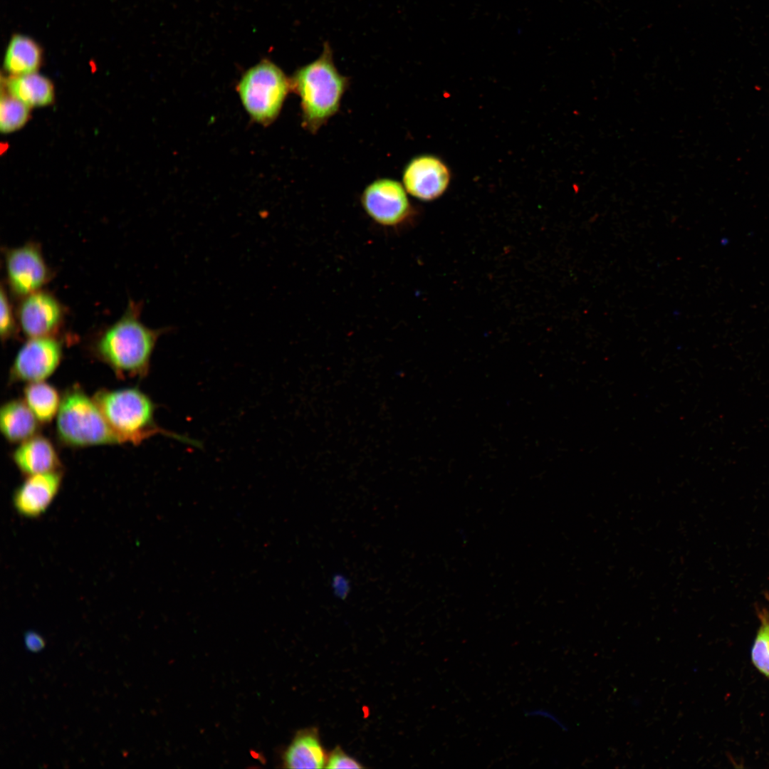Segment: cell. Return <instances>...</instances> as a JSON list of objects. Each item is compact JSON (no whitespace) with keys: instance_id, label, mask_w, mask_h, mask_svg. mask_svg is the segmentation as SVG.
Returning a JSON list of instances; mask_svg holds the SVG:
<instances>
[{"instance_id":"cell-1","label":"cell","mask_w":769,"mask_h":769,"mask_svg":"<svg viewBox=\"0 0 769 769\" xmlns=\"http://www.w3.org/2000/svg\"><path fill=\"white\" fill-rule=\"evenodd\" d=\"M142 303L131 300L123 314L101 331L92 349L119 377L147 376L158 339L171 328L153 329L141 320Z\"/></svg>"},{"instance_id":"cell-2","label":"cell","mask_w":769,"mask_h":769,"mask_svg":"<svg viewBox=\"0 0 769 769\" xmlns=\"http://www.w3.org/2000/svg\"><path fill=\"white\" fill-rule=\"evenodd\" d=\"M348 84V78L335 66L328 43L316 60L295 72L291 87L300 99L302 125L306 130L315 134L338 113Z\"/></svg>"},{"instance_id":"cell-3","label":"cell","mask_w":769,"mask_h":769,"mask_svg":"<svg viewBox=\"0 0 769 769\" xmlns=\"http://www.w3.org/2000/svg\"><path fill=\"white\" fill-rule=\"evenodd\" d=\"M93 399L121 444L138 445L161 434L197 447L202 446L198 441L159 427L155 420L156 405L138 388L101 389Z\"/></svg>"},{"instance_id":"cell-4","label":"cell","mask_w":769,"mask_h":769,"mask_svg":"<svg viewBox=\"0 0 769 769\" xmlns=\"http://www.w3.org/2000/svg\"><path fill=\"white\" fill-rule=\"evenodd\" d=\"M56 431L62 443L73 447L121 444L95 400L76 386L61 398Z\"/></svg>"},{"instance_id":"cell-5","label":"cell","mask_w":769,"mask_h":769,"mask_svg":"<svg viewBox=\"0 0 769 769\" xmlns=\"http://www.w3.org/2000/svg\"><path fill=\"white\" fill-rule=\"evenodd\" d=\"M291 89V80L268 61L249 69L237 85L245 110L252 120L263 125L277 118Z\"/></svg>"},{"instance_id":"cell-6","label":"cell","mask_w":769,"mask_h":769,"mask_svg":"<svg viewBox=\"0 0 769 769\" xmlns=\"http://www.w3.org/2000/svg\"><path fill=\"white\" fill-rule=\"evenodd\" d=\"M4 257L7 287L18 299L43 289L52 278L51 268L36 242L5 249Z\"/></svg>"},{"instance_id":"cell-7","label":"cell","mask_w":769,"mask_h":769,"mask_svg":"<svg viewBox=\"0 0 769 769\" xmlns=\"http://www.w3.org/2000/svg\"><path fill=\"white\" fill-rule=\"evenodd\" d=\"M19 300L16 314L19 328L25 336H56L63 327L66 313L56 295L41 289Z\"/></svg>"},{"instance_id":"cell-8","label":"cell","mask_w":769,"mask_h":769,"mask_svg":"<svg viewBox=\"0 0 769 769\" xmlns=\"http://www.w3.org/2000/svg\"><path fill=\"white\" fill-rule=\"evenodd\" d=\"M63 342L56 336L28 338L19 349L10 370L12 382L43 381L62 359Z\"/></svg>"},{"instance_id":"cell-9","label":"cell","mask_w":769,"mask_h":769,"mask_svg":"<svg viewBox=\"0 0 769 769\" xmlns=\"http://www.w3.org/2000/svg\"><path fill=\"white\" fill-rule=\"evenodd\" d=\"M361 204L369 216L384 226L403 224L412 211L404 187L389 178L378 179L366 187Z\"/></svg>"},{"instance_id":"cell-10","label":"cell","mask_w":769,"mask_h":769,"mask_svg":"<svg viewBox=\"0 0 769 769\" xmlns=\"http://www.w3.org/2000/svg\"><path fill=\"white\" fill-rule=\"evenodd\" d=\"M449 180L450 173L446 165L438 157L429 155L412 159L402 174L407 192L422 201H431L440 197L446 189Z\"/></svg>"},{"instance_id":"cell-11","label":"cell","mask_w":769,"mask_h":769,"mask_svg":"<svg viewBox=\"0 0 769 769\" xmlns=\"http://www.w3.org/2000/svg\"><path fill=\"white\" fill-rule=\"evenodd\" d=\"M62 478L61 471L28 476L14 493L12 503L16 511L27 518L41 516L56 497Z\"/></svg>"},{"instance_id":"cell-12","label":"cell","mask_w":769,"mask_h":769,"mask_svg":"<svg viewBox=\"0 0 769 769\" xmlns=\"http://www.w3.org/2000/svg\"><path fill=\"white\" fill-rule=\"evenodd\" d=\"M12 459L26 476L61 471V468L60 459L52 443L38 434L21 443L14 451Z\"/></svg>"},{"instance_id":"cell-13","label":"cell","mask_w":769,"mask_h":769,"mask_svg":"<svg viewBox=\"0 0 769 769\" xmlns=\"http://www.w3.org/2000/svg\"><path fill=\"white\" fill-rule=\"evenodd\" d=\"M39 423L24 401L12 399L1 407V431L10 443L21 444L37 435Z\"/></svg>"},{"instance_id":"cell-14","label":"cell","mask_w":769,"mask_h":769,"mask_svg":"<svg viewBox=\"0 0 769 769\" xmlns=\"http://www.w3.org/2000/svg\"><path fill=\"white\" fill-rule=\"evenodd\" d=\"M327 760L316 728L298 733L284 755L285 766L288 768H323Z\"/></svg>"},{"instance_id":"cell-15","label":"cell","mask_w":769,"mask_h":769,"mask_svg":"<svg viewBox=\"0 0 769 769\" xmlns=\"http://www.w3.org/2000/svg\"><path fill=\"white\" fill-rule=\"evenodd\" d=\"M10 95L29 108L51 104L54 99V88L46 77L35 73L11 75L6 81Z\"/></svg>"},{"instance_id":"cell-16","label":"cell","mask_w":769,"mask_h":769,"mask_svg":"<svg viewBox=\"0 0 769 769\" xmlns=\"http://www.w3.org/2000/svg\"><path fill=\"white\" fill-rule=\"evenodd\" d=\"M42 61L39 45L30 37L16 34L9 41L4 59V67L11 75L35 73Z\"/></svg>"},{"instance_id":"cell-17","label":"cell","mask_w":769,"mask_h":769,"mask_svg":"<svg viewBox=\"0 0 769 769\" xmlns=\"http://www.w3.org/2000/svg\"><path fill=\"white\" fill-rule=\"evenodd\" d=\"M24 402L41 423H49L57 415L61 398L57 389L44 381L28 383Z\"/></svg>"},{"instance_id":"cell-18","label":"cell","mask_w":769,"mask_h":769,"mask_svg":"<svg viewBox=\"0 0 769 769\" xmlns=\"http://www.w3.org/2000/svg\"><path fill=\"white\" fill-rule=\"evenodd\" d=\"M29 107L9 96H2L0 101V130L10 133L22 127L28 121Z\"/></svg>"},{"instance_id":"cell-19","label":"cell","mask_w":769,"mask_h":769,"mask_svg":"<svg viewBox=\"0 0 769 769\" xmlns=\"http://www.w3.org/2000/svg\"><path fill=\"white\" fill-rule=\"evenodd\" d=\"M760 625L751 650L755 666L769 679V613L766 609L758 610Z\"/></svg>"},{"instance_id":"cell-20","label":"cell","mask_w":769,"mask_h":769,"mask_svg":"<svg viewBox=\"0 0 769 769\" xmlns=\"http://www.w3.org/2000/svg\"><path fill=\"white\" fill-rule=\"evenodd\" d=\"M0 335L3 342L13 338L18 330L19 324L8 291L2 284L0 295Z\"/></svg>"},{"instance_id":"cell-21","label":"cell","mask_w":769,"mask_h":769,"mask_svg":"<svg viewBox=\"0 0 769 769\" xmlns=\"http://www.w3.org/2000/svg\"><path fill=\"white\" fill-rule=\"evenodd\" d=\"M325 768H362L363 766L355 759L347 755L339 746L330 754Z\"/></svg>"},{"instance_id":"cell-22","label":"cell","mask_w":769,"mask_h":769,"mask_svg":"<svg viewBox=\"0 0 769 769\" xmlns=\"http://www.w3.org/2000/svg\"><path fill=\"white\" fill-rule=\"evenodd\" d=\"M331 585L335 595L341 599L345 598L350 590L349 581L342 575H335Z\"/></svg>"},{"instance_id":"cell-23","label":"cell","mask_w":769,"mask_h":769,"mask_svg":"<svg viewBox=\"0 0 769 769\" xmlns=\"http://www.w3.org/2000/svg\"><path fill=\"white\" fill-rule=\"evenodd\" d=\"M525 715L531 717H541L548 719L555 723L557 726L561 728L562 730L566 731L567 729L565 723H563V722L555 714L547 709L543 708L530 709L525 711Z\"/></svg>"},{"instance_id":"cell-24","label":"cell","mask_w":769,"mask_h":769,"mask_svg":"<svg viewBox=\"0 0 769 769\" xmlns=\"http://www.w3.org/2000/svg\"><path fill=\"white\" fill-rule=\"evenodd\" d=\"M24 642L26 648L32 652L41 651L45 646L43 638L33 631L26 632L24 634Z\"/></svg>"},{"instance_id":"cell-25","label":"cell","mask_w":769,"mask_h":769,"mask_svg":"<svg viewBox=\"0 0 769 769\" xmlns=\"http://www.w3.org/2000/svg\"><path fill=\"white\" fill-rule=\"evenodd\" d=\"M765 597L768 600V601L769 602V594L768 593L765 594Z\"/></svg>"}]
</instances>
